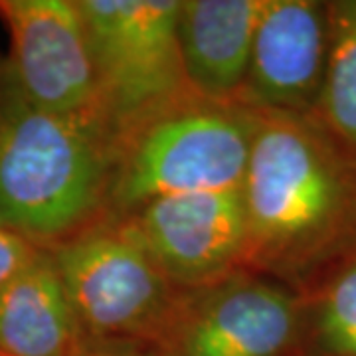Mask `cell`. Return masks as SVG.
<instances>
[{"label": "cell", "instance_id": "cell-1", "mask_svg": "<svg viewBox=\"0 0 356 356\" xmlns=\"http://www.w3.org/2000/svg\"><path fill=\"white\" fill-rule=\"evenodd\" d=\"M255 113L245 269L301 293L356 248V161L315 115Z\"/></svg>", "mask_w": 356, "mask_h": 356}, {"label": "cell", "instance_id": "cell-2", "mask_svg": "<svg viewBox=\"0 0 356 356\" xmlns=\"http://www.w3.org/2000/svg\"><path fill=\"white\" fill-rule=\"evenodd\" d=\"M117 147L95 115H56L0 64V226L50 250L107 218Z\"/></svg>", "mask_w": 356, "mask_h": 356}, {"label": "cell", "instance_id": "cell-3", "mask_svg": "<svg viewBox=\"0 0 356 356\" xmlns=\"http://www.w3.org/2000/svg\"><path fill=\"white\" fill-rule=\"evenodd\" d=\"M257 113L194 95L117 145L107 218H129L165 196L240 188Z\"/></svg>", "mask_w": 356, "mask_h": 356}, {"label": "cell", "instance_id": "cell-4", "mask_svg": "<svg viewBox=\"0 0 356 356\" xmlns=\"http://www.w3.org/2000/svg\"><path fill=\"white\" fill-rule=\"evenodd\" d=\"M97 79V115L115 147L194 97L182 65L180 0H77Z\"/></svg>", "mask_w": 356, "mask_h": 356}, {"label": "cell", "instance_id": "cell-5", "mask_svg": "<svg viewBox=\"0 0 356 356\" xmlns=\"http://www.w3.org/2000/svg\"><path fill=\"white\" fill-rule=\"evenodd\" d=\"M50 254L93 344L143 350L180 293L131 218H103Z\"/></svg>", "mask_w": 356, "mask_h": 356}, {"label": "cell", "instance_id": "cell-6", "mask_svg": "<svg viewBox=\"0 0 356 356\" xmlns=\"http://www.w3.org/2000/svg\"><path fill=\"white\" fill-rule=\"evenodd\" d=\"M303 346V297L287 283L242 269L180 289L143 356H287Z\"/></svg>", "mask_w": 356, "mask_h": 356}, {"label": "cell", "instance_id": "cell-7", "mask_svg": "<svg viewBox=\"0 0 356 356\" xmlns=\"http://www.w3.org/2000/svg\"><path fill=\"white\" fill-rule=\"evenodd\" d=\"M26 97L56 115H97V79L77 0H0Z\"/></svg>", "mask_w": 356, "mask_h": 356}, {"label": "cell", "instance_id": "cell-8", "mask_svg": "<svg viewBox=\"0 0 356 356\" xmlns=\"http://www.w3.org/2000/svg\"><path fill=\"white\" fill-rule=\"evenodd\" d=\"M129 218L178 289L210 285L245 269L242 186L165 196Z\"/></svg>", "mask_w": 356, "mask_h": 356}, {"label": "cell", "instance_id": "cell-9", "mask_svg": "<svg viewBox=\"0 0 356 356\" xmlns=\"http://www.w3.org/2000/svg\"><path fill=\"white\" fill-rule=\"evenodd\" d=\"M329 51V2L266 0L238 103L257 111L315 115Z\"/></svg>", "mask_w": 356, "mask_h": 356}, {"label": "cell", "instance_id": "cell-10", "mask_svg": "<svg viewBox=\"0 0 356 356\" xmlns=\"http://www.w3.org/2000/svg\"><path fill=\"white\" fill-rule=\"evenodd\" d=\"M266 0H180L184 76L206 102L238 103Z\"/></svg>", "mask_w": 356, "mask_h": 356}, {"label": "cell", "instance_id": "cell-11", "mask_svg": "<svg viewBox=\"0 0 356 356\" xmlns=\"http://www.w3.org/2000/svg\"><path fill=\"white\" fill-rule=\"evenodd\" d=\"M89 346L50 250L42 248L0 291V356H77Z\"/></svg>", "mask_w": 356, "mask_h": 356}, {"label": "cell", "instance_id": "cell-12", "mask_svg": "<svg viewBox=\"0 0 356 356\" xmlns=\"http://www.w3.org/2000/svg\"><path fill=\"white\" fill-rule=\"evenodd\" d=\"M303 297V344L313 356H356V248L339 257Z\"/></svg>", "mask_w": 356, "mask_h": 356}, {"label": "cell", "instance_id": "cell-13", "mask_svg": "<svg viewBox=\"0 0 356 356\" xmlns=\"http://www.w3.org/2000/svg\"><path fill=\"white\" fill-rule=\"evenodd\" d=\"M331 51L315 117L356 161V0L329 2Z\"/></svg>", "mask_w": 356, "mask_h": 356}, {"label": "cell", "instance_id": "cell-14", "mask_svg": "<svg viewBox=\"0 0 356 356\" xmlns=\"http://www.w3.org/2000/svg\"><path fill=\"white\" fill-rule=\"evenodd\" d=\"M42 248L0 226V291L24 269Z\"/></svg>", "mask_w": 356, "mask_h": 356}, {"label": "cell", "instance_id": "cell-15", "mask_svg": "<svg viewBox=\"0 0 356 356\" xmlns=\"http://www.w3.org/2000/svg\"><path fill=\"white\" fill-rule=\"evenodd\" d=\"M77 356H143L137 348L129 346H111V344H93L88 350L79 353Z\"/></svg>", "mask_w": 356, "mask_h": 356}]
</instances>
